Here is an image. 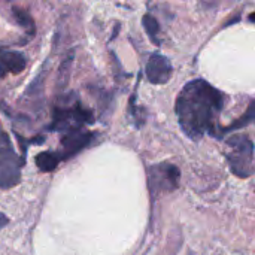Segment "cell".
<instances>
[{
  "label": "cell",
  "instance_id": "15",
  "mask_svg": "<svg viewBox=\"0 0 255 255\" xmlns=\"http://www.w3.org/2000/svg\"><path fill=\"white\" fill-rule=\"evenodd\" d=\"M7 223H9L7 217H6L4 214H1V212H0V229H3L4 226H7Z\"/></svg>",
  "mask_w": 255,
  "mask_h": 255
},
{
  "label": "cell",
  "instance_id": "13",
  "mask_svg": "<svg viewBox=\"0 0 255 255\" xmlns=\"http://www.w3.org/2000/svg\"><path fill=\"white\" fill-rule=\"evenodd\" d=\"M72 60H73V54H70L64 60V63H63V66L60 69V73H58V87L60 88L66 87V84H67V79H69V67L72 64Z\"/></svg>",
  "mask_w": 255,
  "mask_h": 255
},
{
  "label": "cell",
  "instance_id": "10",
  "mask_svg": "<svg viewBox=\"0 0 255 255\" xmlns=\"http://www.w3.org/2000/svg\"><path fill=\"white\" fill-rule=\"evenodd\" d=\"M254 112H255V106H254V102L250 105V108L247 109V112H245V115H242L235 124H232V126H229V127H224V128H221V131L218 133V137L221 136V134H224V133H229V131H233V130H238V128H242V127H247V126H250L253 121H254Z\"/></svg>",
  "mask_w": 255,
  "mask_h": 255
},
{
  "label": "cell",
  "instance_id": "5",
  "mask_svg": "<svg viewBox=\"0 0 255 255\" xmlns=\"http://www.w3.org/2000/svg\"><path fill=\"white\" fill-rule=\"evenodd\" d=\"M148 176V190L151 199L154 200L160 194L172 193L179 187V169L170 163H160L152 164L146 169Z\"/></svg>",
  "mask_w": 255,
  "mask_h": 255
},
{
  "label": "cell",
  "instance_id": "1",
  "mask_svg": "<svg viewBox=\"0 0 255 255\" xmlns=\"http://www.w3.org/2000/svg\"><path fill=\"white\" fill-rule=\"evenodd\" d=\"M227 97L205 79L190 81L178 94L175 112L182 131L193 140L202 139L206 133L217 137L215 124Z\"/></svg>",
  "mask_w": 255,
  "mask_h": 255
},
{
  "label": "cell",
  "instance_id": "2",
  "mask_svg": "<svg viewBox=\"0 0 255 255\" xmlns=\"http://www.w3.org/2000/svg\"><path fill=\"white\" fill-rule=\"evenodd\" d=\"M94 117L93 112L81 105L78 97H63L61 103L57 105L52 111V123L49 130L54 131H72L82 128L85 124H93Z\"/></svg>",
  "mask_w": 255,
  "mask_h": 255
},
{
  "label": "cell",
  "instance_id": "4",
  "mask_svg": "<svg viewBox=\"0 0 255 255\" xmlns=\"http://www.w3.org/2000/svg\"><path fill=\"white\" fill-rule=\"evenodd\" d=\"M24 160H21L0 124V188H12L21 181V169Z\"/></svg>",
  "mask_w": 255,
  "mask_h": 255
},
{
  "label": "cell",
  "instance_id": "8",
  "mask_svg": "<svg viewBox=\"0 0 255 255\" xmlns=\"http://www.w3.org/2000/svg\"><path fill=\"white\" fill-rule=\"evenodd\" d=\"M25 66L27 60L21 52L0 48V76L7 73H21Z\"/></svg>",
  "mask_w": 255,
  "mask_h": 255
},
{
  "label": "cell",
  "instance_id": "3",
  "mask_svg": "<svg viewBox=\"0 0 255 255\" xmlns=\"http://www.w3.org/2000/svg\"><path fill=\"white\" fill-rule=\"evenodd\" d=\"M226 158L232 173L250 178L254 173V142L247 134H235L227 139Z\"/></svg>",
  "mask_w": 255,
  "mask_h": 255
},
{
  "label": "cell",
  "instance_id": "7",
  "mask_svg": "<svg viewBox=\"0 0 255 255\" xmlns=\"http://www.w3.org/2000/svg\"><path fill=\"white\" fill-rule=\"evenodd\" d=\"M145 73L151 84L164 85L172 78V64L167 60V57H164L161 54H152L148 58Z\"/></svg>",
  "mask_w": 255,
  "mask_h": 255
},
{
  "label": "cell",
  "instance_id": "9",
  "mask_svg": "<svg viewBox=\"0 0 255 255\" xmlns=\"http://www.w3.org/2000/svg\"><path fill=\"white\" fill-rule=\"evenodd\" d=\"M58 163H60V158H58L57 152L43 151V152L36 155V166L42 172H52V170H55Z\"/></svg>",
  "mask_w": 255,
  "mask_h": 255
},
{
  "label": "cell",
  "instance_id": "11",
  "mask_svg": "<svg viewBox=\"0 0 255 255\" xmlns=\"http://www.w3.org/2000/svg\"><path fill=\"white\" fill-rule=\"evenodd\" d=\"M142 22H143V27H145L148 36L151 37V40H152L155 45H160V40H158V37H157V36H158V31H160V24H158V21H157L151 13H146V15H143Z\"/></svg>",
  "mask_w": 255,
  "mask_h": 255
},
{
  "label": "cell",
  "instance_id": "14",
  "mask_svg": "<svg viewBox=\"0 0 255 255\" xmlns=\"http://www.w3.org/2000/svg\"><path fill=\"white\" fill-rule=\"evenodd\" d=\"M202 3H203L206 7H215V6L220 3V0H202Z\"/></svg>",
  "mask_w": 255,
  "mask_h": 255
},
{
  "label": "cell",
  "instance_id": "12",
  "mask_svg": "<svg viewBox=\"0 0 255 255\" xmlns=\"http://www.w3.org/2000/svg\"><path fill=\"white\" fill-rule=\"evenodd\" d=\"M12 12H13L15 19L18 21V24L22 25L27 31H30V34H34V22H33L31 16L28 15V12L19 9V7H13Z\"/></svg>",
  "mask_w": 255,
  "mask_h": 255
},
{
  "label": "cell",
  "instance_id": "6",
  "mask_svg": "<svg viewBox=\"0 0 255 255\" xmlns=\"http://www.w3.org/2000/svg\"><path fill=\"white\" fill-rule=\"evenodd\" d=\"M94 139H96V133L84 131L82 128L64 133V136L61 139V149L57 151L60 161L72 158L73 155H76L78 152L85 149L88 145H91V142Z\"/></svg>",
  "mask_w": 255,
  "mask_h": 255
}]
</instances>
